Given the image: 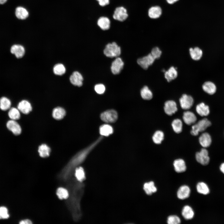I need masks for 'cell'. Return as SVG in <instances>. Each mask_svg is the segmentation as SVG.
I'll use <instances>...</instances> for the list:
<instances>
[{
	"label": "cell",
	"mask_w": 224,
	"mask_h": 224,
	"mask_svg": "<svg viewBox=\"0 0 224 224\" xmlns=\"http://www.w3.org/2000/svg\"><path fill=\"white\" fill-rule=\"evenodd\" d=\"M66 182V188L69 192L66 204L73 220L78 222L82 216L81 202L84 193L85 184L73 177Z\"/></svg>",
	"instance_id": "1"
},
{
	"label": "cell",
	"mask_w": 224,
	"mask_h": 224,
	"mask_svg": "<svg viewBox=\"0 0 224 224\" xmlns=\"http://www.w3.org/2000/svg\"><path fill=\"white\" fill-rule=\"evenodd\" d=\"M101 136L87 147L75 155L59 173L58 177L60 180L66 182L72 177L76 168L80 166L85 161L91 151L102 140Z\"/></svg>",
	"instance_id": "2"
},
{
	"label": "cell",
	"mask_w": 224,
	"mask_h": 224,
	"mask_svg": "<svg viewBox=\"0 0 224 224\" xmlns=\"http://www.w3.org/2000/svg\"><path fill=\"white\" fill-rule=\"evenodd\" d=\"M211 125V122L209 120L204 118L192 126L191 134L193 136H197L199 132H203Z\"/></svg>",
	"instance_id": "3"
},
{
	"label": "cell",
	"mask_w": 224,
	"mask_h": 224,
	"mask_svg": "<svg viewBox=\"0 0 224 224\" xmlns=\"http://www.w3.org/2000/svg\"><path fill=\"white\" fill-rule=\"evenodd\" d=\"M107 57L114 58L119 56L121 53V48L115 42L107 44L103 51Z\"/></svg>",
	"instance_id": "4"
},
{
	"label": "cell",
	"mask_w": 224,
	"mask_h": 224,
	"mask_svg": "<svg viewBox=\"0 0 224 224\" xmlns=\"http://www.w3.org/2000/svg\"><path fill=\"white\" fill-rule=\"evenodd\" d=\"M118 115L116 111L111 109L102 113L100 115L102 120L107 123H113L117 119Z\"/></svg>",
	"instance_id": "5"
},
{
	"label": "cell",
	"mask_w": 224,
	"mask_h": 224,
	"mask_svg": "<svg viewBox=\"0 0 224 224\" xmlns=\"http://www.w3.org/2000/svg\"><path fill=\"white\" fill-rule=\"evenodd\" d=\"M195 158L197 162L203 166L207 165L210 161L208 152L205 148L202 149L199 152L196 153Z\"/></svg>",
	"instance_id": "6"
},
{
	"label": "cell",
	"mask_w": 224,
	"mask_h": 224,
	"mask_svg": "<svg viewBox=\"0 0 224 224\" xmlns=\"http://www.w3.org/2000/svg\"><path fill=\"white\" fill-rule=\"evenodd\" d=\"M128 16L127 9L122 6L116 7L113 15L114 19L121 22L126 20Z\"/></svg>",
	"instance_id": "7"
},
{
	"label": "cell",
	"mask_w": 224,
	"mask_h": 224,
	"mask_svg": "<svg viewBox=\"0 0 224 224\" xmlns=\"http://www.w3.org/2000/svg\"><path fill=\"white\" fill-rule=\"evenodd\" d=\"M155 60L150 53L146 56L139 58L138 59L137 62L138 64L142 68L147 69L153 63Z\"/></svg>",
	"instance_id": "8"
},
{
	"label": "cell",
	"mask_w": 224,
	"mask_h": 224,
	"mask_svg": "<svg viewBox=\"0 0 224 224\" xmlns=\"http://www.w3.org/2000/svg\"><path fill=\"white\" fill-rule=\"evenodd\" d=\"M181 108L185 110H187L191 108L194 103V99L190 96L184 94L179 100Z\"/></svg>",
	"instance_id": "9"
},
{
	"label": "cell",
	"mask_w": 224,
	"mask_h": 224,
	"mask_svg": "<svg viewBox=\"0 0 224 224\" xmlns=\"http://www.w3.org/2000/svg\"><path fill=\"white\" fill-rule=\"evenodd\" d=\"M124 63L122 59L119 57L117 58L112 63L111 70L114 74H119L123 69Z\"/></svg>",
	"instance_id": "10"
},
{
	"label": "cell",
	"mask_w": 224,
	"mask_h": 224,
	"mask_svg": "<svg viewBox=\"0 0 224 224\" xmlns=\"http://www.w3.org/2000/svg\"><path fill=\"white\" fill-rule=\"evenodd\" d=\"M7 128L15 135H20L21 132V128L19 124L15 120H11L7 122Z\"/></svg>",
	"instance_id": "11"
},
{
	"label": "cell",
	"mask_w": 224,
	"mask_h": 224,
	"mask_svg": "<svg viewBox=\"0 0 224 224\" xmlns=\"http://www.w3.org/2000/svg\"><path fill=\"white\" fill-rule=\"evenodd\" d=\"M177 110V105L174 101L169 100L165 103L164 110L167 114L171 115L175 113Z\"/></svg>",
	"instance_id": "12"
},
{
	"label": "cell",
	"mask_w": 224,
	"mask_h": 224,
	"mask_svg": "<svg viewBox=\"0 0 224 224\" xmlns=\"http://www.w3.org/2000/svg\"><path fill=\"white\" fill-rule=\"evenodd\" d=\"M83 77L79 72L75 71L73 72L70 77V81L73 85L79 87L82 85Z\"/></svg>",
	"instance_id": "13"
},
{
	"label": "cell",
	"mask_w": 224,
	"mask_h": 224,
	"mask_svg": "<svg viewBox=\"0 0 224 224\" xmlns=\"http://www.w3.org/2000/svg\"><path fill=\"white\" fill-rule=\"evenodd\" d=\"M17 108L20 111L25 114H29L32 110L30 103L26 100H23L19 102Z\"/></svg>",
	"instance_id": "14"
},
{
	"label": "cell",
	"mask_w": 224,
	"mask_h": 224,
	"mask_svg": "<svg viewBox=\"0 0 224 224\" xmlns=\"http://www.w3.org/2000/svg\"><path fill=\"white\" fill-rule=\"evenodd\" d=\"M200 144L204 148L209 147L211 145L212 139L210 135L207 133H203L199 138Z\"/></svg>",
	"instance_id": "15"
},
{
	"label": "cell",
	"mask_w": 224,
	"mask_h": 224,
	"mask_svg": "<svg viewBox=\"0 0 224 224\" xmlns=\"http://www.w3.org/2000/svg\"><path fill=\"white\" fill-rule=\"evenodd\" d=\"M11 53L15 55L17 58L22 57L25 54V49L23 46L20 44H14L11 47Z\"/></svg>",
	"instance_id": "16"
},
{
	"label": "cell",
	"mask_w": 224,
	"mask_h": 224,
	"mask_svg": "<svg viewBox=\"0 0 224 224\" xmlns=\"http://www.w3.org/2000/svg\"><path fill=\"white\" fill-rule=\"evenodd\" d=\"M190 192V190L189 187L183 185L178 189L177 192V196L180 199H185L189 197Z\"/></svg>",
	"instance_id": "17"
},
{
	"label": "cell",
	"mask_w": 224,
	"mask_h": 224,
	"mask_svg": "<svg viewBox=\"0 0 224 224\" xmlns=\"http://www.w3.org/2000/svg\"><path fill=\"white\" fill-rule=\"evenodd\" d=\"M183 118L184 123L188 125L194 124L197 120V117L195 114L190 111L184 112L183 113Z\"/></svg>",
	"instance_id": "18"
},
{
	"label": "cell",
	"mask_w": 224,
	"mask_h": 224,
	"mask_svg": "<svg viewBox=\"0 0 224 224\" xmlns=\"http://www.w3.org/2000/svg\"><path fill=\"white\" fill-rule=\"evenodd\" d=\"M196 110L197 113L201 116H207L210 113L209 107L203 102L198 104Z\"/></svg>",
	"instance_id": "19"
},
{
	"label": "cell",
	"mask_w": 224,
	"mask_h": 224,
	"mask_svg": "<svg viewBox=\"0 0 224 224\" xmlns=\"http://www.w3.org/2000/svg\"><path fill=\"white\" fill-rule=\"evenodd\" d=\"M173 165L175 171L177 173L184 172L186 169L185 162L182 159H178L175 160Z\"/></svg>",
	"instance_id": "20"
},
{
	"label": "cell",
	"mask_w": 224,
	"mask_h": 224,
	"mask_svg": "<svg viewBox=\"0 0 224 224\" xmlns=\"http://www.w3.org/2000/svg\"><path fill=\"white\" fill-rule=\"evenodd\" d=\"M97 24L102 30H106L110 28V21L108 18L105 16H101L98 19Z\"/></svg>",
	"instance_id": "21"
},
{
	"label": "cell",
	"mask_w": 224,
	"mask_h": 224,
	"mask_svg": "<svg viewBox=\"0 0 224 224\" xmlns=\"http://www.w3.org/2000/svg\"><path fill=\"white\" fill-rule=\"evenodd\" d=\"M178 72L176 68L173 66L170 67L164 72L165 78L167 82H170L175 79L177 77Z\"/></svg>",
	"instance_id": "22"
},
{
	"label": "cell",
	"mask_w": 224,
	"mask_h": 224,
	"mask_svg": "<svg viewBox=\"0 0 224 224\" xmlns=\"http://www.w3.org/2000/svg\"><path fill=\"white\" fill-rule=\"evenodd\" d=\"M202 89L205 92L211 95L214 94L217 90L215 84L210 81L205 82L202 85Z\"/></svg>",
	"instance_id": "23"
},
{
	"label": "cell",
	"mask_w": 224,
	"mask_h": 224,
	"mask_svg": "<svg viewBox=\"0 0 224 224\" xmlns=\"http://www.w3.org/2000/svg\"><path fill=\"white\" fill-rule=\"evenodd\" d=\"M143 189L146 194L149 195L156 192L157 190L152 181L145 183L143 184Z\"/></svg>",
	"instance_id": "24"
},
{
	"label": "cell",
	"mask_w": 224,
	"mask_h": 224,
	"mask_svg": "<svg viewBox=\"0 0 224 224\" xmlns=\"http://www.w3.org/2000/svg\"><path fill=\"white\" fill-rule=\"evenodd\" d=\"M162 10L160 7L158 6L151 7L148 10V15L149 17L152 19L159 18L161 15Z\"/></svg>",
	"instance_id": "25"
},
{
	"label": "cell",
	"mask_w": 224,
	"mask_h": 224,
	"mask_svg": "<svg viewBox=\"0 0 224 224\" xmlns=\"http://www.w3.org/2000/svg\"><path fill=\"white\" fill-rule=\"evenodd\" d=\"M99 132L101 136L107 137L113 133V129L111 125L104 124L100 127Z\"/></svg>",
	"instance_id": "26"
},
{
	"label": "cell",
	"mask_w": 224,
	"mask_h": 224,
	"mask_svg": "<svg viewBox=\"0 0 224 224\" xmlns=\"http://www.w3.org/2000/svg\"><path fill=\"white\" fill-rule=\"evenodd\" d=\"M189 54L191 58L194 60H198L201 58L203 55L202 50L198 47L190 48L189 49Z\"/></svg>",
	"instance_id": "27"
},
{
	"label": "cell",
	"mask_w": 224,
	"mask_h": 224,
	"mask_svg": "<svg viewBox=\"0 0 224 224\" xmlns=\"http://www.w3.org/2000/svg\"><path fill=\"white\" fill-rule=\"evenodd\" d=\"M66 115L65 110L62 107H58L54 108L52 112L53 117L56 120L63 119Z\"/></svg>",
	"instance_id": "28"
},
{
	"label": "cell",
	"mask_w": 224,
	"mask_h": 224,
	"mask_svg": "<svg viewBox=\"0 0 224 224\" xmlns=\"http://www.w3.org/2000/svg\"><path fill=\"white\" fill-rule=\"evenodd\" d=\"M183 217L186 220L192 219L194 217V212L192 208L189 206L186 205L184 207L182 211Z\"/></svg>",
	"instance_id": "29"
},
{
	"label": "cell",
	"mask_w": 224,
	"mask_h": 224,
	"mask_svg": "<svg viewBox=\"0 0 224 224\" xmlns=\"http://www.w3.org/2000/svg\"><path fill=\"white\" fill-rule=\"evenodd\" d=\"M38 152L40 157L42 158H46L49 156L51 149L47 145L43 144L39 146Z\"/></svg>",
	"instance_id": "30"
},
{
	"label": "cell",
	"mask_w": 224,
	"mask_h": 224,
	"mask_svg": "<svg viewBox=\"0 0 224 224\" xmlns=\"http://www.w3.org/2000/svg\"><path fill=\"white\" fill-rule=\"evenodd\" d=\"M15 15L18 19L24 20L28 17L29 13L25 8L22 7H18L16 9Z\"/></svg>",
	"instance_id": "31"
},
{
	"label": "cell",
	"mask_w": 224,
	"mask_h": 224,
	"mask_svg": "<svg viewBox=\"0 0 224 224\" xmlns=\"http://www.w3.org/2000/svg\"><path fill=\"white\" fill-rule=\"evenodd\" d=\"M75 178L78 181L83 182L86 179V175L84 168L81 166L76 168L74 173Z\"/></svg>",
	"instance_id": "32"
},
{
	"label": "cell",
	"mask_w": 224,
	"mask_h": 224,
	"mask_svg": "<svg viewBox=\"0 0 224 224\" xmlns=\"http://www.w3.org/2000/svg\"><path fill=\"white\" fill-rule=\"evenodd\" d=\"M140 94L142 98L145 100H150L153 97L152 92L147 86H144L141 89Z\"/></svg>",
	"instance_id": "33"
},
{
	"label": "cell",
	"mask_w": 224,
	"mask_h": 224,
	"mask_svg": "<svg viewBox=\"0 0 224 224\" xmlns=\"http://www.w3.org/2000/svg\"><path fill=\"white\" fill-rule=\"evenodd\" d=\"M56 194L60 199H67L69 196V192L66 188L63 187L58 188L56 191Z\"/></svg>",
	"instance_id": "34"
},
{
	"label": "cell",
	"mask_w": 224,
	"mask_h": 224,
	"mask_svg": "<svg viewBox=\"0 0 224 224\" xmlns=\"http://www.w3.org/2000/svg\"><path fill=\"white\" fill-rule=\"evenodd\" d=\"M11 102L8 98L2 97L0 99V108L3 111L9 109L11 105Z\"/></svg>",
	"instance_id": "35"
},
{
	"label": "cell",
	"mask_w": 224,
	"mask_h": 224,
	"mask_svg": "<svg viewBox=\"0 0 224 224\" xmlns=\"http://www.w3.org/2000/svg\"><path fill=\"white\" fill-rule=\"evenodd\" d=\"M197 190L199 193L206 195L209 192V189L207 185L203 182H200L197 185Z\"/></svg>",
	"instance_id": "36"
},
{
	"label": "cell",
	"mask_w": 224,
	"mask_h": 224,
	"mask_svg": "<svg viewBox=\"0 0 224 224\" xmlns=\"http://www.w3.org/2000/svg\"><path fill=\"white\" fill-rule=\"evenodd\" d=\"M172 128L176 133H181L182 129V123L179 119H176L173 120L171 124Z\"/></svg>",
	"instance_id": "37"
},
{
	"label": "cell",
	"mask_w": 224,
	"mask_h": 224,
	"mask_svg": "<svg viewBox=\"0 0 224 224\" xmlns=\"http://www.w3.org/2000/svg\"><path fill=\"white\" fill-rule=\"evenodd\" d=\"M164 138V134L161 131H156L152 137V140L153 142L156 144L161 143L163 140Z\"/></svg>",
	"instance_id": "38"
},
{
	"label": "cell",
	"mask_w": 224,
	"mask_h": 224,
	"mask_svg": "<svg viewBox=\"0 0 224 224\" xmlns=\"http://www.w3.org/2000/svg\"><path fill=\"white\" fill-rule=\"evenodd\" d=\"M20 111L18 109L13 107L9 110L8 115L9 117L13 120H16L19 119L20 118Z\"/></svg>",
	"instance_id": "39"
},
{
	"label": "cell",
	"mask_w": 224,
	"mask_h": 224,
	"mask_svg": "<svg viewBox=\"0 0 224 224\" xmlns=\"http://www.w3.org/2000/svg\"><path fill=\"white\" fill-rule=\"evenodd\" d=\"M65 71L66 69L64 66L61 63L56 64L53 68L54 72L56 75H62L65 73Z\"/></svg>",
	"instance_id": "40"
},
{
	"label": "cell",
	"mask_w": 224,
	"mask_h": 224,
	"mask_svg": "<svg viewBox=\"0 0 224 224\" xmlns=\"http://www.w3.org/2000/svg\"><path fill=\"white\" fill-rule=\"evenodd\" d=\"M180 222V218L176 215H170L167 218V223L169 224H178Z\"/></svg>",
	"instance_id": "41"
},
{
	"label": "cell",
	"mask_w": 224,
	"mask_h": 224,
	"mask_svg": "<svg viewBox=\"0 0 224 224\" xmlns=\"http://www.w3.org/2000/svg\"><path fill=\"white\" fill-rule=\"evenodd\" d=\"M162 52L160 49L157 47H155L152 49L151 54L155 59L159 58Z\"/></svg>",
	"instance_id": "42"
},
{
	"label": "cell",
	"mask_w": 224,
	"mask_h": 224,
	"mask_svg": "<svg viewBox=\"0 0 224 224\" xmlns=\"http://www.w3.org/2000/svg\"><path fill=\"white\" fill-rule=\"evenodd\" d=\"M9 217L7 208L4 207H0V219H7Z\"/></svg>",
	"instance_id": "43"
},
{
	"label": "cell",
	"mask_w": 224,
	"mask_h": 224,
	"mask_svg": "<svg viewBox=\"0 0 224 224\" xmlns=\"http://www.w3.org/2000/svg\"><path fill=\"white\" fill-rule=\"evenodd\" d=\"M96 92L99 94L104 93L105 91V86L102 84H99L96 85L94 87Z\"/></svg>",
	"instance_id": "44"
},
{
	"label": "cell",
	"mask_w": 224,
	"mask_h": 224,
	"mask_svg": "<svg viewBox=\"0 0 224 224\" xmlns=\"http://www.w3.org/2000/svg\"><path fill=\"white\" fill-rule=\"evenodd\" d=\"M98 2L99 5L104 7L109 4L110 0H96Z\"/></svg>",
	"instance_id": "45"
},
{
	"label": "cell",
	"mask_w": 224,
	"mask_h": 224,
	"mask_svg": "<svg viewBox=\"0 0 224 224\" xmlns=\"http://www.w3.org/2000/svg\"><path fill=\"white\" fill-rule=\"evenodd\" d=\"M32 223L31 221L28 219L22 220L19 222L20 224H31Z\"/></svg>",
	"instance_id": "46"
},
{
	"label": "cell",
	"mask_w": 224,
	"mask_h": 224,
	"mask_svg": "<svg viewBox=\"0 0 224 224\" xmlns=\"http://www.w3.org/2000/svg\"><path fill=\"white\" fill-rule=\"evenodd\" d=\"M179 0H166L167 2L170 4H173Z\"/></svg>",
	"instance_id": "47"
},
{
	"label": "cell",
	"mask_w": 224,
	"mask_h": 224,
	"mask_svg": "<svg viewBox=\"0 0 224 224\" xmlns=\"http://www.w3.org/2000/svg\"><path fill=\"white\" fill-rule=\"evenodd\" d=\"M220 168L221 171L224 174V163L221 164L220 166Z\"/></svg>",
	"instance_id": "48"
},
{
	"label": "cell",
	"mask_w": 224,
	"mask_h": 224,
	"mask_svg": "<svg viewBox=\"0 0 224 224\" xmlns=\"http://www.w3.org/2000/svg\"><path fill=\"white\" fill-rule=\"evenodd\" d=\"M7 0H0V4H2L5 3Z\"/></svg>",
	"instance_id": "49"
}]
</instances>
